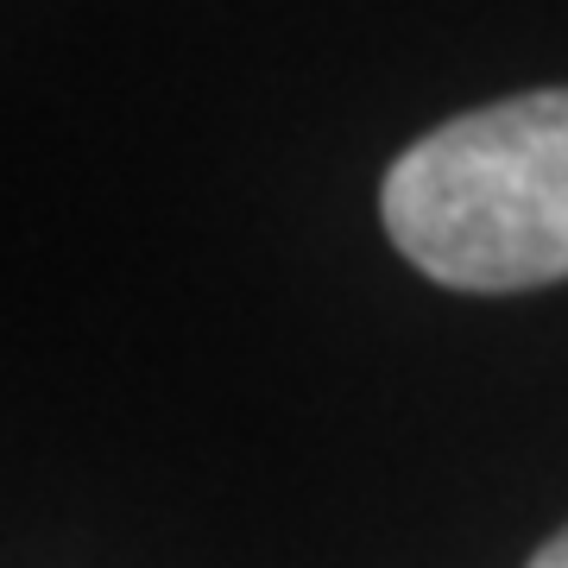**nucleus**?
I'll list each match as a JSON object with an SVG mask.
<instances>
[{
    "instance_id": "2",
    "label": "nucleus",
    "mask_w": 568,
    "mask_h": 568,
    "mask_svg": "<svg viewBox=\"0 0 568 568\" xmlns=\"http://www.w3.org/2000/svg\"><path fill=\"white\" fill-rule=\"evenodd\" d=\"M530 568H568V530H556V537L530 556Z\"/></svg>"
},
{
    "instance_id": "1",
    "label": "nucleus",
    "mask_w": 568,
    "mask_h": 568,
    "mask_svg": "<svg viewBox=\"0 0 568 568\" xmlns=\"http://www.w3.org/2000/svg\"><path fill=\"white\" fill-rule=\"evenodd\" d=\"M392 246L448 291H537L568 278V89L455 114L379 190Z\"/></svg>"
}]
</instances>
